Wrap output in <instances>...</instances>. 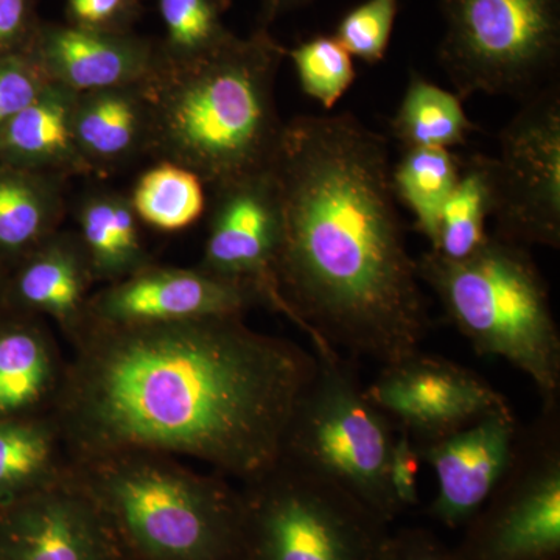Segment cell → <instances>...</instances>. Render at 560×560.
<instances>
[{
  "mask_svg": "<svg viewBox=\"0 0 560 560\" xmlns=\"http://www.w3.org/2000/svg\"><path fill=\"white\" fill-rule=\"evenodd\" d=\"M492 213L489 156L474 154L463 161L458 183L441 210L436 241L430 250L445 259H466L488 238L486 221Z\"/></svg>",
  "mask_w": 560,
  "mask_h": 560,
  "instance_id": "484cf974",
  "label": "cell"
},
{
  "mask_svg": "<svg viewBox=\"0 0 560 560\" xmlns=\"http://www.w3.org/2000/svg\"><path fill=\"white\" fill-rule=\"evenodd\" d=\"M475 130L456 92L412 72L396 116L390 120L394 139L404 149H447L464 145Z\"/></svg>",
  "mask_w": 560,
  "mask_h": 560,
  "instance_id": "cb8c5ba5",
  "label": "cell"
},
{
  "mask_svg": "<svg viewBox=\"0 0 560 560\" xmlns=\"http://www.w3.org/2000/svg\"><path fill=\"white\" fill-rule=\"evenodd\" d=\"M231 5V0H158L165 28L161 57L189 61L219 49L234 35L224 22Z\"/></svg>",
  "mask_w": 560,
  "mask_h": 560,
  "instance_id": "83f0119b",
  "label": "cell"
},
{
  "mask_svg": "<svg viewBox=\"0 0 560 560\" xmlns=\"http://www.w3.org/2000/svg\"><path fill=\"white\" fill-rule=\"evenodd\" d=\"M94 283L79 235L57 231L21 259L11 293L24 311L49 316L72 338Z\"/></svg>",
  "mask_w": 560,
  "mask_h": 560,
  "instance_id": "e0dca14e",
  "label": "cell"
},
{
  "mask_svg": "<svg viewBox=\"0 0 560 560\" xmlns=\"http://www.w3.org/2000/svg\"><path fill=\"white\" fill-rule=\"evenodd\" d=\"M422 459L415 442L407 431H397L393 453H390L389 481L394 497L401 511L410 510L419 503V471Z\"/></svg>",
  "mask_w": 560,
  "mask_h": 560,
  "instance_id": "836d02e7",
  "label": "cell"
},
{
  "mask_svg": "<svg viewBox=\"0 0 560 560\" xmlns=\"http://www.w3.org/2000/svg\"><path fill=\"white\" fill-rule=\"evenodd\" d=\"M257 305H264L260 294L246 283L219 278L201 268L151 264L91 294L80 329L245 316Z\"/></svg>",
  "mask_w": 560,
  "mask_h": 560,
  "instance_id": "4fadbf2b",
  "label": "cell"
},
{
  "mask_svg": "<svg viewBox=\"0 0 560 560\" xmlns=\"http://www.w3.org/2000/svg\"><path fill=\"white\" fill-rule=\"evenodd\" d=\"M440 62L460 101L526 102L559 83L560 0H440Z\"/></svg>",
  "mask_w": 560,
  "mask_h": 560,
  "instance_id": "ba28073f",
  "label": "cell"
},
{
  "mask_svg": "<svg viewBox=\"0 0 560 560\" xmlns=\"http://www.w3.org/2000/svg\"><path fill=\"white\" fill-rule=\"evenodd\" d=\"M495 235L560 248V83L522 102L489 156Z\"/></svg>",
  "mask_w": 560,
  "mask_h": 560,
  "instance_id": "30bf717a",
  "label": "cell"
},
{
  "mask_svg": "<svg viewBox=\"0 0 560 560\" xmlns=\"http://www.w3.org/2000/svg\"><path fill=\"white\" fill-rule=\"evenodd\" d=\"M400 0H366L346 14L335 38L352 58L377 65L388 51Z\"/></svg>",
  "mask_w": 560,
  "mask_h": 560,
  "instance_id": "f546056e",
  "label": "cell"
},
{
  "mask_svg": "<svg viewBox=\"0 0 560 560\" xmlns=\"http://www.w3.org/2000/svg\"><path fill=\"white\" fill-rule=\"evenodd\" d=\"M39 24L36 0H0V57L31 50Z\"/></svg>",
  "mask_w": 560,
  "mask_h": 560,
  "instance_id": "d6a6232c",
  "label": "cell"
},
{
  "mask_svg": "<svg viewBox=\"0 0 560 560\" xmlns=\"http://www.w3.org/2000/svg\"><path fill=\"white\" fill-rule=\"evenodd\" d=\"M0 560H130L90 497L68 477L0 506Z\"/></svg>",
  "mask_w": 560,
  "mask_h": 560,
  "instance_id": "5bb4252c",
  "label": "cell"
},
{
  "mask_svg": "<svg viewBox=\"0 0 560 560\" xmlns=\"http://www.w3.org/2000/svg\"><path fill=\"white\" fill-rule=\"evenodd\" d=\"M245 560H382L389 525L326 478L279 459L243 482Z\"/></svg>",
  "mask_w": 560,
  "mask_h": 560,
  "instance_id": "52a82bcc",
  "label": "cell"
},
{
  "mask_svg": "<svg viewBox=\"0 0 560 560\" xmlns=\"http://www.w3.org/2000/svg\"><path fill=\"white\" fill-rule=\"evenodd\" d=\"M66 24L84 31L130 33L143 14L142 0H62Z\"/></svg>",
  "mask_w": 560,
  "mask_h": 560,
  "instance_id": "1f68e13d",
  "label": "cell"
},
{
  "mask_svg": "<svg viewBox=\"0 0 560 560\" xmlns=\"http://www.w3.org/2000/svg\"><path fill=\"white\" fill-rule=\"evenodd\" d=\"M521 427L508 408L451 436L415 444L436 477V495L429 506L434 522L459 529L481 510L510 466Z\"/></svg>",
  "mask_w": 560,
  "mask_h": 560,
  "instance_id": "9a60e30c",
  "label": "cell"
},
{
  "mask_svg": "<svg viewBox=\"0 0 560 560\" xmlns=\"http://www.w3.org/2000/svg\"><path fill=\"white\" fill-rule=\"evenodd\" d=\"M388 140L353 114L283 125L276 276L315 353L386 366L419 352L429 301L390 184Z\"/></svg>",
  "mask_w": 560,
  "mask_h": 560,
  "instance_id": "7a4b0ae2",
  "label": "cell"
},
{
  "mask_svg": "<svg viewBox=\"0 0 560 560\" xmlns=\"http://www.w3.org/2000/svg\"><path fill=\"white\" fill-rule=\"evenodd\" d=\"M287 49L268 28L232 35L189 61L158 58L140 83L149 116L145 154L212 190L271 171L282 139L276 79Z\"/></svg>",
  "mask_w": 560,
  "mask_h": 560,
  "instance_id": "3957f363",
  "label": "cell"
},
{
  "mask_svg": "<svg viewBox=\"0 0 560 560\" xmlns=\"http://www.w3.org/2000/svg\"><path fill=\"white\" fill-rule=\"evenodd\" d=\"M28 51L51 83L84 94L142 83L160 58V40L40 21Z\"/></svg>",
  "mask_w": 560,
  "mask_h": 560,
  "instance_id": "2e32d148",
  "label": "cell"
},
{
  "mask_svg": "<svg viewBox=\"0 0 560 560\" xmlns=\"http://www.w3.org/2000/svg\"><path fill=\"white\" fill-rule=\"evenodd\" d=\"M315 355L279 459L334 482L390 525L404 512L389 481L396 425L368 399L353 360Z\"/></svg>",
  "mask_w": 560,
  "mask_h": 560,
  "instance_id": "8992f818",
  "label": "cell"
},
{
  "mask_svg": "<svg viewBox=\"0 0 560 560\" xmlns=\"http://www.w3.org/2000/svg\"><path fill=\"white\" fill-rule=\"evenodd\" d=\"M130 201L139 221L154 230L183 231L205 213V184L180 165L158 162L140 176Z\"/></svg>",
  "mask_w": 560,
  "mask_h": 560,
  "instance_id": "4316f807",
  "label": "cell"
},
{
  "mask_svg": "<svg viewBox=\"0 0 560 560\" xmlns=\"http://www.w3.org/2000/svg\"><path fill=\"white\" fill-rule=\"evenodd\" d=\"M72 130L91 175H108L145 153L149 116L140 83L77 94Z\"/></svg>",
  "mask_w": 560,
  "mask_h": 560,
  "instance_id": "ac0fdd59",
  "label": "cell"
},
{
  "mask_svg": "<svg viewBox=\"0 0 560 560\" xmlns=\"http://www.w3.org/2000/svg\"><path fill=\"white\" fill-rule=\"evenodd\" d=\"M364 393L415 444L442 440L511 408L477 371L422 350L381 366Z\"/></svg>",
  "mask_w": 560,
  "mask_h": 560,
  "instance_id": "8fae6325",
  "label": "cell"
},
{
  "mask_svg": "<svg viewBox=\"0 0 560 560\" xmlns=\"http://www.w3.org/2000/svg\"><path fill=\"white\" fill-rule=\"evenodd\" d=\"M463 529L460 560H560V404L521 427L510 466Z\"/></svg>",
  "mask_w": 560,
  "mask_h": 560,
  "instance_id": "9c48e42d",
  "label": "cell"
},
{
  "mask_svg": "<svg viewBox=\"0 0 560 560\" xmlns=\"http://www.w3.org/2000/svg\"><path fill=\"white\" fill-rule=\"evenodd\" d=\"M279 228L272 168L213 190L208 241L198 268L253 287L265 307L291 320L276 276Z\"/></svg>",
  "mask_w": 560,
  "mask_h": 560,
  "instance_id": "7c38bea8",
  "label": "cell"
},
{
  "mask_svg": "<svg viewBox=\"0 0 560 560\" xmlns=\"http://www.w3.org/2000/svg\"><path fill=\"white\" fill-rule=\"evenodd\" d=\"M418 276L478 357H499L536 386L541 405L560 404V331L547 280L526 246L488 235L466 259L429 250Z\"/></svg>",
  "mask_w": 560,
  "mask_h": 560,
  "instance_id": "5b68a950",
  "label": "cell"
},
{
  "mask_svg": "<svg viewBox=\"0 0 560 560\" xmlns=\"http://www.w3.org/2000/svg\"><path fill=\"white\" fill-rule=\"evenodd\" d=\"M2 298H3V282H2V278H0V301H2Z\"/></svg>",
  "mask_w": 560,
  "mask_h": 560,
  "instance_id": "8d00e7d4",
  "label": "cell"
},
{
  "mask_svg": "<svg viewBox=\"0 0 560 560\" xmlns=\"http://www.w3.org/2000/svg\"><path fill=\"white\" fill-rule=\"evenodd\" d=\"M130 560H245L241 489L172 456L128 452L70 463Z\"/></svg>",
  "mask_w": 560,
  "mask_h": 560,
  "instance_id": "277c9868",
  "label": "cell"
},
{
  "mask_svg": "<svg viewBox=\"0 0 560 560\" xmlns=\"http://www.w3.org/2000/svg\"><path fill=\"white\" fill-rule=\"evenodd\" d=\"M463 161L447 149H405L390 168V184L430 245L436 241L441 210L458 183Z\"/></svg>",
  "mask_w": 560,
  "mask_h": 560,
  "instance_id": "d4e9b609",
  "label": "cell"
},
{
  "mask_svg": "<svg viewBox=\"0 0 560 560\" xmlns=\"http://www.w3.org/2000/svg\"><path fill=\"white\" fill-rule=\"evenodd\" d=\"M287 57L296 69L301 90L324 109L334 108L357 79L352 55L335 36L304 40L294 49H287Z\"/></svg>",
  "mask_w": 560,
  "mask_h": 560,
  "instance_id": "f1b7e54d",
  "label": "cell"
},
{
  "mask_svg": "<svg viewBox=\"0 0 560 560\" xmlns=\"http://www.w3.org/2000/svg\"><path fill=\"white\" fill-rule=\"evenodd\" d=\"M313 2H316V0H260L257 27L270 31L271 25L280 18L304 9Z\"/></svg>",
  "mask_w": 560,
  "mask_h": 560,
  "instance_id": "d590c367",
  "label": "cell"
},
{
  "mask_svg": "<svg viewBox=\"0 0 560 560\" xmlns=\"http://www.w3.org/2000/svg\"><path fill=\"white\" fill-rule=\"evenodd\" d=\"M50 83L31 51L0 57V131Z\"/></svg>",
  "mask_w": 560,
  "mask_h": 560,
  "instance_id": "4dcf8cb0",
  "label": "cell"
},
{
  "mask_svg": "<svg viewBox=\"0 0 560 560\" xmlns=\"http://www.w3.org/2000/svg\"><path fill=\"white\" fill-rule=\"evenodd\" d=\"M382 560H460L455 548L425 528H404L389 533Z\"/></svg>",
  "mask_w": 560,
  "mask_h": 560,
  "instance_id": "e575fe53",
  "label": "cell"
},
{
  "mask_svg": "<svg viewBox=\"0 0 560 560\" xmlns=\"http://www.w3.org/2000/svg\"><path fill=\"white\" fill-rule=\"evenodd\" d=\"M65 176L0 164V257L24 259L60 231Z\"/></svg>",
  "mask_w": 560,
  "mask_h": 560,
  "instance_id": "44dd1931",
  "label": "cell"
},
{
  "mask_svg": "<svg viewBox=\"0 0 560 560\" xmlns=\"http://www.w3.org/2000/svg\"><path fill=\"white\" fill-rule=\"evenodd\" d=\"M70 470L51 412L0 419V506L61 481Z\"/></svg>",
  "mask_w": 560,
  "mask_h": 560,
  "instance_id": "603a6c76",
  "label": "cell"
},
{
  "mask_svg": "<svg viewBox=\"0 0 560 560\" xmlns=\"http://www.w3.org/2000/svg\"><path fill=\"white\" fill-rule=\"evenodd\" d=\"M51 416L70 463L145 452L200 460L228 480L272 469L315 353L245 316L84 326Z\"/></svg>",
  "mask_w": 560,
  "mask_h": 560,
  "instance_id": "6da1fadb",
  "label": "cell"
},
{
  "mask_svg": "<svg viewBox=\"0 0 560 560\" xmlns=\"http://www.w3.org/2000/svg\"><path fill=\"white\" fill-rule=\"evenodd\" d=\"M75 101V92L50 83L0 131V164L65 178L91 175L73 139Z\"/></svg>",
  "mask_w": 560,
  "mask_h": 560,
  "instance_id": "d6986e66",
  "label": "cell"
},
{
  "mask_svg": "<svg viewBox=\"0 0 560 560\" xmlns=\"http://www.w3.org/2000/svg\"><path fill=\"white\" fill-rule=\"evenodd\" d=\"M79 238L95 282L113 283L153 264L140 237L130 197L92 191L77 209Z\"/></svg>",
  "mask_w": 560,
  "mask_h": 560,
  "instance_id": "7402d4cb",
  "label": "cell"
},
{
  "mask_svg": "<svg viewBox=\"0 0 560 560\" xmlns=\"http://www.w3.org/2000/svg\"><path fill=\"white\" fill-rule=\"evenodd\" d=\"M65 371L58 342L39 320L0 327V419L51 411Z\"/></svg>",
  "mask_w": 560,
  "mask_h": 560,
  "instance_id": "ffe728a7",
  "label": "cell"
}]
</instances>
